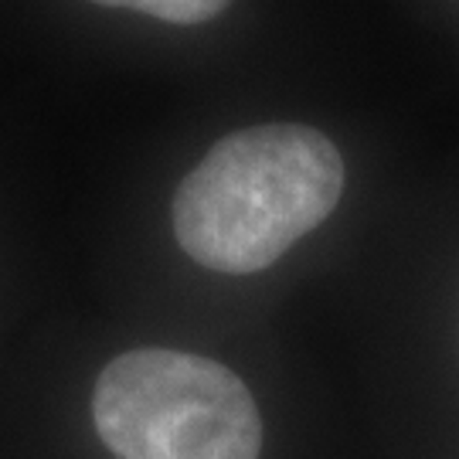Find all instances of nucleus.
<instances>
[{
  "instance_id": "obj_1",
  "label": "nucleus",
  "mask_w": 459,
  "mask_h": 459,
  "mask_svg": "<svg viewBox=\"0 0 459 459\" xmlns=\"http://www.w3.org/2000/svg\"><path fill=\"white\" fill-rule=\"evenodd\" d=\"M341 150L313 126L273 123L218 140L174 195V235L204 269L246 276L276 263L337 208Z\"/></svg>"
},
{
  "instance_id": "obj_2",
  "label": "nucleus",
  "mask_w": 459,
  "mask_h": 459,
  "mask_svg": "<svg viewBox=\"0 0 459 459\" xmlns=\"http://www.w3.org/2000/svg\"><path fill=\"white\" fill-rule=\"evenodd\" d=\"M92 419L119 459H259L263 419L246 381L225 364L143 347L96 381Z\"/></svg>"
},
{
  "instance_id": "obj_3",
  "label": "nucleus",
  "mask_w": 459,
  "mask_h": 459,
  "mask_svg": "<svg viewBox=\"0 0 459 459\" xmlns=\"http://www.w3.org/2000/svg\"><path fill=\"white\" fill-rule=\"evenodd\" d=\"M92 4L130 7L140 14L170 21V24H201V21H212L214 14H221L229 7V0H92Z\"/></svg>"
}]
</instances>
